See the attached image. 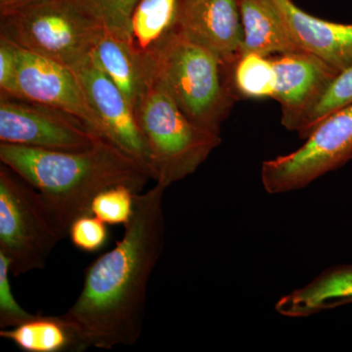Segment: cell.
Returning a JSON list of instances; mask_svg holds the SVG:
<instances>
[{
	"mask_svg": "<svg viewBox=\"0 0 352 352\" xmlns=\"http://www.w3.org/2000/svg\"><path fill=\"white\" fill-rule=\"evenodd\" d=\"M10 261L0 252V328L17 327L34 314L23 308L15 298L10 283Z\"/></svg>",
	"mask_w": 352,
	"mask_h": 352,
	"instance_id": "603a6c76",
	"label": "cell"
},
{
	"mask_svg": "<svg viewBox=\"0 0 352 352\" xmlns=\"http://www.w3.org/2000/svg\"><path fill=\"white\" fill-rule=\"evenodd\" d=\"M135 195V192L126 185L110 187L95 197L90 214L108 226H126L133 215Z\"/></svg>",
	"mask_w": 352,
	"mask_h": 352,
	"instance_id": "44dd1931",
	"label": "cell"
},
{
	"mask_svg": "<svg viewBox=\"0 0 352 352\" xmlns=\"http://www.w3.org/2000/svg\"><path fill=\"white\" fill-rule=\"evenodd\" d=\"M103 138L69 113L32 101L0 97L1 143L56 151H80L92 147Z\"/></svg>",
	"mask_w": 352,
	"mask_h": 352,
	"instance_id": "ba28073f",
	"label": "cell"
},
{
	"mask_svg": "<svg viewBox=\"0 0 352 352\" xmlns=\"http://www.w3.org/2000/svg\"><path fill=\"white\" fill-rule=\"evenodd\" d=\"M302 147L263 162L261 182L267 193L305 188L352 159V103L317 124Z\"/></svg>",
	"mask_w": 352,
	"mask_h": 352,
	"instance_id": "52a82bcc",
	"label": "cell"
},
{
	"mask_svg": "<svg viewBox=\"0 0 352 352\" xmlns=\"http://www.w3.org/2000/svg\"><path fill=\"white\" fill-rule=\"evenodd\" d=\"M347 302H352V265H339L323 271L305 287L282 296L275 310L289 318H300Z\"/></svg>",
	"mask_w": 352,
	"mask_h": 352,
	"instance_id": "9a60e30c",
	"label": "cell"
},
{
	"mask_svg": "<svg viewBox=\"0 0 352 352\" xmlns=\"http://www.w3.org/2000/svg\"><path fill=\"white\" fill-rule=\"evenodd\" d=\"M142 53L151 83L161 85L190 120L219 134L240 99L233 85L234 67L173 29Z\"/></svg>",
	"mask_w": 352,
	"mask_h": 352,
	"instance_id": "3957f363",
	"label": "cell"
},
{
	"mask_svg": "<svg viewBox=\"0 0 352 352\" xmlns=\"http://www.w3.org/2000/svg\"><path fill=\"white\" fill-rule=\"evenodd\" d=\"M298 50L321 58L339 72L352 67V24L310 15L293 0H273Z\"/></svg>",
	"mask_w": 352,
	"mask_h": 352,
	"instance_id": "4fadbf2b",
	"label": "cell"
},
{
	"mask_svg": "<svg viewBox=\"0 0 352 352\" xmlns=\"http://www.w3.org/2000/svg\"><path fill=\"white\" fill-rule=\"evenodd\" d=\"M233 85L239 98H273L277 87V74L271 57L247 53L233 69Z\"/></svg>",
	"mask_w": 352,
	"mask_h": 352,
	"instance_id": "d6986e66",
	"label": "cell"
},
{
	"mask_svg": "<svg viewBox=\"0 0 352 352\" xmlns=\"http://www.w3.org/2000/svg\"><path fill=\"white\" fill-rule=\"evenodd\" d=\"M107 226L94 214L82 215L69 227L68 237L72 244L80 251L98 252L108 242Z\"/></svg>",
	"mask_w": 352,
	"mask_h": 352,
	"instance_id": "cb8c5ba5",
	"label": "cell"
},
{
	"mask_svg": "<svg viewBox=\"0 0 352 352\" xmlns=\"http://www.w3.org/2000/svg\"><path fill=\"white\" fill-rule=\"evenodd\" d=\"M103 29L82 0H43L0 15V36L69 68L91 54Z\"/></svg>",
	"mask_w": 352,
	"mask_h": 352,
	"instance_id": "5b68a950",
	"label": "cell"
},
{
	"mask_svg": "<svg viewBox=\"0 0 352 352\" xmlns=\"http://www.w3.org/2000/svg\"><path fill=\"white\" fill-rule=\"evenodd\" d=\"M99 24L116 38L132 43V13L140 0H82Z\"/></svg>",
	"mask_w": 352,
	"mask_h": 352,
	"instance_id": "7402d4cb",
	"label": "cell"
},
{
	"mask_svg": "<svg viewBox=\"0 0 352 352\" xmlns=\"http://www.w3.org/2000/svg\"><path fill=\"white\" fill-rule=\"evenodd\" d=\"M0 337L25 352L82 351L87 349L62 315H34L17 327L1 329Z\"/></svg>",
	"mask_w": 352,
	"mask_h": 352,
	"instance_id": "e0dca14e",
	"label": "cell"
},
{
	"mask_svg": "<svg viewBox=\"0 0 352 352\" xmlns=\"http://www.w3.org/2000/svg\"><path fill=\"white\" fill-rule=\"evenodd\" d=\"M242 19L243 54L266 57L300 51L289 36L283 17L273 0H238Z\"/></svg>",
	"mask_w": 352,
	"mask_h": 352,
	"instance_id": "2e32d148",
	"label": "cell"
},
{
	"mask_svg": "<svg viewBox=\"0 0 352 352\" xmlns=\"http://www.w3.org/2000/svg\"><path fill=\"white\" fill-rule=\"evenodd\" d=\"M166 189L156 183L136 194L122 239L87 266L80 295L62 314L87 349L131 346L140 339L148 283L166 242Z\"/></svg>",
	"mask_w": 352,
	"mask_h": 352,
	"instance_id": "6da1fadb",
	"label": "cell"
},
{
	"mask_svg": "<svg viewBox=\"0 0 352 352\" xmlns=\"http://www.w3.org/2000/svg\"><path fill=\"white\" fill-rule=\"evenodd\" d=\"M60 241L38 192L1 164L0 252L10 261L11 274L17 277L43 270Z\"/></svg>",
	"mask_w": 352,
	"mask_h": 352,
	"instance_id": "8992f818",
	"label": "cell"
},
{
	"mask_svg": "<svg viewBox=\"0 0 352 352\" xmlns=\"http://www.w3.org/2000/svg\"><path fill=\"white\" fill-rule=\"evenodd\" d=\"M351 103L352 67L338 74L320 98L298 120L294 131L305 139L326 117Z\"/></svg>",
	"mask_w": 352,
	"mask_h": 352,
	"instance_id": "ffe728a7",
	"label": "cell"
},
{
	"mask_svg": "<svg viewBox=\"0 0 352 352\" xmlns=\"http://www.w3.org/2000/svg\"><path fill=\"white\" fill-rule=\"evenodd\" d=\"M91 57L135 109L151 85L143 53L131 43L116 38L103 29L95 41Z\"/></svg>",
	"mask_w": 352,
	"mask_h": 352,
	"instance_id": "5bb4252c",
	"label": "cell"
},
{
	"mask_svg": "<svg viewBox=\"0 0 352 352\" xmlns=\"http://www.w3.org/2000/svg\"><path fill=\"white\" fill-rule=\"evenodd\" d=\"M18 46L0 36V91L1 96L18 94Z\"/></svg>",
	"mask_w": 352,
	"mask_h": 352,
	"instance_id": "d4e9b609",
	"label": "cell"
},
{
	"mask_svg": "<svg viewBox=\"0 0 352 352\" xmlns=\"http://www.w3.org/2000/svg\"><path fill=\"white\" fill-rule=\"evenodd\" d=\"M17 85L16 98L69 113L103 136L100 122L69 67L18 47Z\"/></svg>",
	"mask_w": 352,
	"mask_h": 352,
	"instance_id": "30bf717a",
	"label": "cell"
},
{
	"mask_svg": "<svg viewBox=\"0 0 352 352\" xmlns=\"http://www.w3.org/2000/svg\"><path fill=\"white\" fill-rule=\"evenodd\" d=\"M173 30L235 67L243 54L238 0H180Z\"/></svg>",
	"mask_w": 352,
	"mask_h": 352,
	"instance_id": "8fae6325",
	"label": "cell"
},
{
	"mask_svg": "<svg viewBox=\"0 0 352 352\" xmlns=\"http://www.w3.org/2000/svg\"><path fill=\"white\" fill-rule=\"evenodd\" d=\"M71 69L100 122L104 138L142 164L152 176L149 149L135 111L120 88L102 71L91 54Z\"/></svg>",
	"mask_w": 352,
	"mask_h": 352,
	"instance_id": "9c48e42d",
	"label": "cell"
},
{
	"mask_svg": "<svg viewBox=\"0 0 352 352\" xmlns=\"http://www.w3.org/2000/svg\"><path fill=\"white\" fill-rule=\"evenodd\" d=\"M134 111L149 149L153 179L166 188L193 175L221 143L219 134L190 120L157 83Z\"/></svg>",
	"mask_w": 352,
	"mask_h": 352,
	"instance_id": "277c9868",
	"label": "cell"
},
{
	"mask_svg": "<svg viewBox=\"0 0 352 352\" xmlns=\"http://www.w3.org/2000/svg\"><path fill=\"white\" fill-rule=\"evenodd\" d=\"M180 0H140L132 13V44L141 52L151 50L173 31Z\"/></svg>",
	"mask_w": 352,
	"mask_h": 352,
	"instance_id": "ac0fdd59",
	"label": "cell"
},
{
	"mask_svg": "<svg viewBox=\"0 0 352 352\" xmlns=\"http://www.w3.org/2000/svg\"><path fill=\"white\" fill-rule=\"evenodd\" d=\"M277 74L273 99L281 106V122L295 131L303 115L318 100L340 73L321 58L305 51L271 57Z\"/></svg>",
	"mask_w": 352,
	"mask_h": 352,
	"instance_id": "7c38bea8",
	"label": "cell"
},
{
	"mask_svg": "<svg viewBox=\"0 0 352 352\" xmlns=\"http://www.w3.org/2000/svg\"><path fill=\"white\" fill-rule=\"evenodd\" d=\"M0 162L38 192L60 237L78 217L90 214L95 197L126 185L136 194L152 176L106 138L80 151H56L0 142Z\"/></svg>",
	"mask_w": 352,
	"mask_h": 352,
	"instance_id": "7a4b0ae2",
	"label": "cell"
},
{
	"mask_svg": "<svg viewBox=\"0 0 352 352\" xmlns=\"http://www.w3.org/2000/svg\"><path fill=\"white\" fill-rule=\"evenodd\" d=\"M43 0H0V15L20 10Z\"/></svg>",
	"mask_w": 352,
	"mask_h": 352,
	"instance_id": "484cf974",
	"label": "cell"
}]
</instances>
